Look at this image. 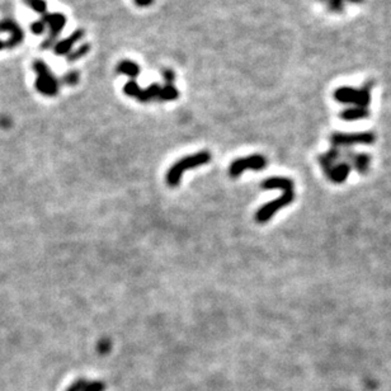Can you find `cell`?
I'll return each mask as SVG.
<instances>
[{
	"mask_svg": "<svg viewBox=\"0 0 391 391\" xmlns=\"http://www.w3.org/2000/svg\"><path fill=\"white\" fill-rule=\"evenodd\" d=\"M163 79L165 84H173L175 80V74L170 69L163 70Z\"/></svg>",
	"mask_w": 391,
	"mask_h": 391,
	"instance_id": "d4e9b609",
	"label": "cell"
},
{
	"mask_svg": "<svg viewBox=\"0 0 391 391\" xmlns=\"http://www.w3.org/2000/svg\"><path fill=\"white\" fill-rule=\"evenodd\" d=\"M89 50H90V46H89V43H84V45H81L80 47L76 48L75 51L70 52V54L67 55V60H69V61H76V60H79V59H81L83 56H85V55L89 52Z\"/></svg>",
	"mask_w": 391,
	"mask_h": 391,
	"instance_id": "7402d4cb",
	"label": "cell"
},
{
	"mask_svg": "<svg viewBox=\"0 0 391 391\" xmlns=\"http://www.w3.org/2000/svg\"><path fill=\"white\" fill-rule=\"evenodd\" d=\"M320 2H324L329 11L334 12V13H340V12H343L344 6H346L344 2H348V3L352 4H359L363 0H320Z\"/></svg>",
	"mask_w": 391,
	"mask_h": 391,
	"instance_id": "d6986e66",
	"label": "cell"
},
{
	"mask_svg": "<svg viewBox=\"0 0 391 391\" xmlns=\"http://www.w3.org/2000/svg\"><path fill=\"white\" fill-rule=\"evenodd\" d=\"M108 349H110V342H108V340H103L100 346V351L106 353V352H108Z\"/></svg>",
	"mask_w": 391,
	"mask_h": 391,
	"instance_id": "4316f807",
	"label": "cell"
},
{
	"mask_svg": "<svg viewBox=\"0 0 391 391\" xmlns=\"http://www.w3.org/2000/svg\"><path fill=\"white\" fill-rule=\"evenodd\" d=\"M370 115L368 108L362 107H349L340 112V118L344 121H359L367 118Z\"/></svg>",
	"mask_w": 391,
	"mask_h": 391,
	"instance_id": "2e32d148",
	"label": "cell"
},
{
	"mask_svg": "<svg viewBox=\"0 0 391 391\" xmlns=\"http://www.w3.org/2000/svg\"><path fill=\"white\" fill-rule=\"evenodd\" d=\"M45 30H46V24L43 23V21H41V19L40 21L33 22V23L31 24V31L37 36L42 35V33L45 32Z\"/></svg>",
	"mask_w": 391,
	"mask_h": 391,
	"instance_id": "cb8c5ba5",
	"label": "cell"
},
{
	"mask_svg": "<svg viewBox=\"0 0 391 391\" xmlns=\"http://www.w3.org/2000/svg\"><path fill=\"white\" fill-rule=\"evenodd\" d=\"M24 3L27 7H30L32 11L40 13L41 16H43L46 11H47V3H46L45 0H24Z\"/></svg>",
	"mask_w": 391,
	"mask_h": 391,
	"instance_id": "44dd1931",
	"label": "cell"
},
{
	"mask_svg": "<svg viewBox=\"0 0 391 391\" xmlns=\"http://www.w3.org/2000/svg\"><path fill=\"white\" fill-rule=\"evenodd\" d=\"M79 81V72L78 71H69L66 75L61 78V83L65 85H75Z\"/></svg>",
	"mask_w": 391,
	"mask_h": 391,
	"instance_id": "603a6c76",
	"label": "cell"
},
{
	"mask_svg": "<svg viewBox=\"0 0 391 391\" xmlns=\"http://www.w3.org/2000/svg\"><path fill=\"white\" fill-rule=\"evenodd\" d=\"M124 91L126 95H129V96H131V98H135V100L139 101L140 96H141L142 89L140 88V85L136 83V81L130 80V81H127L126 84H125Z\"/></svg>",
	"mask_w": 391,
	"mask_h": 391,
	"instance_id": "ffe728a7",
	"label": "cell"
},
{
	"mask_svg": "<svg viewBox=\"0 0 391 391\" xmlns=\"http://www.w3.org/2000/svg\"><path fill=\"white\" fill-rule=\"evenodd\" d=\"M84 37V31L83 30H76L75 32H72L69 37H66L65 40L60 41L55 45L54 51L57 56H65V55H69L71 52V48L75 46L76 42L81 40Z\"/></svg>",
	"mask_w": 391,
	"mask_h": 391,
	"instance_id": "9c48e42d",
	"label": "cell"
},
{
	"mask_svg": "<svg viewBox=\"0 0 391 391\" xmlns=\"http://www.w3.org/2000/svg\"><path fill=\"white\" fill-rule=\"evenodd\" d=\"M8 32L9 40L6 42V47L14 48L18 45H21L24 40V32L22 27L13 19H3L0 21V33Z\"/></svg>",
	"mask_w": 391,
	"mask_h": 391,
	"instance_id": "ba28073f",
	"label": "cell"
},
{
	"mask_svg": "<svg viewBox=\"0 0 391 391\" xmlns=\"http://www.w3.org/2000/svg\"><path fill=\"white\" fill-rule=\"evenodd\" d=\"M294 182L286 177H271L262 182V188L264 189H279L283 192L294 189Z\"/></svg>",
	"mask_w": 391,
	"mask_h": 391,
	"instance_id": "7c38bea8",
	"label": "cell"
},
{
	"mask_svg": "<svg viewBox=\"0 0 391 391\" xmlns=\"http://www.w3.org/2000/svg\"><path fill=\"white\" fill-rule=\"evenodd\" d=\"M344 155H346V159H348L347 163L351 164V166H353L357 172L361 173V174H366V173L370 170L371 156L368 155V154H356L353 153V151H348V153H346Z\"/></svg>",
	"mask_w": 391,
	"mask_h": 391,
	"instance_id": "30bf717a",
	"label": "cell"
},
{
	"mask_svg": "<svg viewBox=\"0 0 391 391\" xmlns=\"http://www.w3.org/2000/svg\"><path fill=\"white\" fill-rule=\"evenodd\" d=\"M371 89L372 84H364L362 88L339 86L334 90V100L342 105H353V107L368 108L371 103Z\"/></svg>",
	"mask_w": 391,
	"mask_h": 391,
	"instance_id": "6da1fadb",
	"label": "cell"
},
{
	"mask_svg": "<svg viewBox=\"0 0 391 391\" xmlns=\"http://www.w3.org/2000/svg\"><path fill=\"white\" fill-rule=\"evenodd\" d=\"M376 140L372 132H356V134H343L335 132L329 137L332 148H351L353 145H370Z\"/></svg>",
	"mask_w": 391,
	"mask_h": 391,
	"instance_id": "277c9868",
	"label": "cell"
},
{
	"mask_svg": "<svg viewBox=\"0 0 391 391\" xmlns=\"http://www.w3.org/2000/svg\"><path fill=\"white\" fill-rule=\"evenodd\" d=\"M116 70H117V72L122 74V75L131 78L132 80H135L140 74V66L136 62L131 61V60H122V61H120Z\"/></svg>",
	"mask_w": 391,
	"mask_h": 391,
	"instance_id": "9a60e30c",
	"label": "cell"
},
{
	"mask_svg": "<svg viewBox=\"0 0 391 391\" xmlns=\"http://www.w3.org/2000/svg\"><path fill=\"white\" fill-rule=\"evenodd\" d=\"M154 2H155V0H135V4H136L137 7H140V8H148Z\"/></svg>",
	"mask_w": 391,
	"mask_h": 391,
	"instance_id": "484cf974",
	"label": "cell"
},
{
	"mask_svg": "<svg viewBox=\"0 0 391 391\" xmlns=\"http://www.w3.org/2000/svg\"><path fill=\"white\" fill-rule=\"evenodd\" d=\"M352 170L351 164L347 161H342V163H337L329 172H328V178L334 183H343L347 180L349 173Z\"/></svg>",
	"mask_w": 391,
	"mask_h": 391,
	"instance_id": "8fae6325",
	"label": "cell"
},
{
	"mask_svg": "<svg viewBox=\"0 0 391 391\" xmlns=\"http://www.w3.org/2000/svg\"><path fill=\"white\" fill-rule=\"evenodd\" d=\"M340 155H342V153L339 151V149L332 148L329 151H327V153L322 154V155L319 156V163L320 165H322L325 174H328V172H329L330 169H332L333 166L338 163V160L342 158Z\"/></svg>",
	"mask_w": 391,
	"mask_h": 391,
	"instance_id": "5bb4252c",
	"label": "cell"
},
{
	"mask_svg": "<svg viewBox=\"0 0 391 391\" xmlns=\"http://www.w3.org/2000/svg\"><path fill=\"white\" fill-rule=\"evenodd\" d=\"M161 86L159 84L153 83L146 89H142L141 96H140L139 102L141 103H149L151 101H159V95H160Z\"/></svg>",
	"mask_w": 391,
	"mask_h": 391,
	"instance_id": "e0dca14e",
	"label": "cell"
},
{
	"mask_svg": "<svg viewBox=\"0 0 391 391\" xmlns=\"http://www.w3.org/2000/svg\"><path fill=\"white\" fill-rule=\"evenodd\" d=\"M106 383L102 381H88L85 378H79L72 385L69 386L66 391H105Z\"/></svg>",
	"mask_w": 391,
	"mask_h": 391,
	"instance_id": "4fadbf2b",
	"label": "cell"
},
{
	"mask_svg": "<svg viewBox=\"0 0 391 391\" xmlns=\"http://www.w3.org/2000/svg\"><path fill=\"white\" fill-rule=\"evenodd\" d=\"M210 160H211V154L209 151H200V153L193 154V155L187 156V158L180 159L168 170L166 182L169 185L175 187V185L179 184L183 173L189 170V169L205 165V164L210 163Z\"/></svg>",
	"mask_w": 391,
	"mask_h": 391,
	"instance_id": "7a4b0ae2",
	"label": "cell"
},
{
	"mask_svg": "<svg viewBox=\"0 0 391 391\" xmlns=\"http://www.w3.org/2000/svg\"><path fill=\"white\" fill-rule=\"evenodd\" d=\"M294 200H295V192H294V189L283 190L281 197L263 205V206L258 210L257 214H255V220L260 224L267 223L268 220H271V217L273 216L276 212H278L281 209L291 205L292 202H294Z\"/></svg>",
	"mask_w": 391,
	"mask_h": 391,
	"instance_id": "5b68a950",
	"label": "cell"
},
{
	"mask_svg": "<svg viewBox=\"0 0 391 391\" xmlns=\"http://www.w3.org/2000/svg\"><path fill=\"white\" fill-rule=\"evenodd\" d=\"M179 96V91L175 88L173 84H165L164 86H161L160 89V95H159V101H175L178 100Z\"/></svg>",
	"mask_w": 391,
	"mask_h": 391,
	"instance_id": "ac0fdd59",
	"label": "cell"
},
{
	"mask_svg": "<svg viewBox=\"0 0 391 391\" xmlns=\"http://www.w3.org/2000/svg\"><path fill=\"white\" fill-rule=\"evenodd\" d=\"M33 70L37 74L36 79V89L41 94L46 96H55L59 93L60 81L57 80L54 72L50 70L45 61L42 60H36L32 65Z\"/></svg>",
	"mask_w": 391,
	"mask_h": 391,
	"instance_id": "3957f363",
	"label": "cell"
},
{
	"mask_svg": "<svg viewBox=\"0 0 391 391\" xmlns=\"http://www.w3.org/2000/svg\"><path fill=\"white\" fill-rule=\"evenodd\" d=\"M41 21H43L46 27L50 30L48 37L42 43V48H50L52 47V45H55L57 36L64 30L65 24H66V17L62 13H45L41 17Z\"/></svg>",
	"mask_w": 391,
	"mask_h": 391,
	"instance_id": "8992f818",
	"label": "cell"
},
{
	"mask_svg": "<svg viewBox=\"0 0 391 391\" xmlns=\"http://www.w3.org/2000/svg\"><path fill=\"white\" fill-rule=\"evenodd\" d=\"M3 48H6V42L0 41V50H3Z\"/></svg>",
	"mask_w": 391,
	"mask_h": 391,
	"instance_id": "83f0119b",
	"label": "cell"
},
{
	"mask_svg": "<svg viewBox=\"0 0 391 391\" xmlns=\"http://www.w3.org/2000/svg\"><path fill=\"white\" fill-rule=\"evenodd\" d=\"M267 165V159L260 154H255V155H250L248 158H240L236 159L231 163L229 173L231 177H239L245 170H262Z\"/></svg>",
	"mask_w": 391,
	"mask_h": 391,
	"instance_id": "52a82bcc",
	"label": "cell"
}]
</instances>
